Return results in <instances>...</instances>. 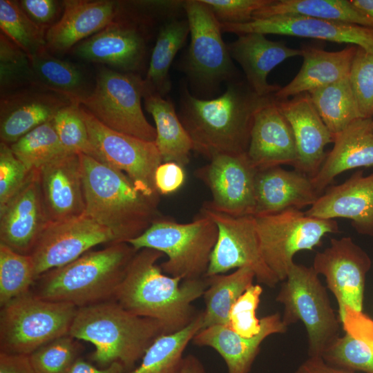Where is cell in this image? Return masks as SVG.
I'll list each match as a JSON object with an SVG mask.
<instances>
[{
  "instance_id": "obj_1",
  "label": "cell",
  "mask_w": 373,
  "mask_h": 373,
  "mask_svg": "<svg viewBox=\"0 0 373 373\" xmlns=\"http://www.w3.org/2000/svg\"><path fill=\"white\" fill-rule=\"evenodd\" d=\"M163 256L152 249L137 251L113 300L137 316L158 321L164 334H171L196 317L192 303L203 296L207 283L205 277L183 280L165 274L157 264Z\"/></svg>"
},
{
  "instance_id": "obj_2",
  "label": "cell",
  "mask_w": 373,
  "mask_h": 373,
  "mask_svg": "<svg viewBox=\"0 0 373 373\" xmlns=\"http://www.w3.org/2000/svg\"><path fill=\"white\" fill-rule=\"evenodd\" d=\"M269 97L258 96L244 82H231L222 95L211 99L184 90L180 119L193 151L209 160L218 154L247 153L255 113Z\"/></svg>"
},
{
  "instance_id": "obj_3",
  "label": "cell",
  "mask_w": 373,
  "mask_h": 373,
  "mask_svg": "<svg viewBox=\"0 0 373 373\" xmlns=\"http://www.w3.org/2000/svg\"><path fill=\"white\" fill-rule=\"evenodd\" d=\"M85 213L113 234L115 242H128L157 218L160 200L141 193L122 171L79 154Z\"/></svg>"
},
{
  "instance_id": "obj_4",
  "label": "cell",
  "mask_w": 373,
  "mask_h": 373,
  "mask_svg": "<svg viewBox=\"0 0 373 373\" xmlns=\"http://www.w3.org/2000/svg\"><path fill=\"white\" fill-rule=\"evenodd\" d=\"M128 242L88 251L74 261L39 276L31 291L38 297L82 307L113 300L135 254Z\"/></svg>"
},
{
  "instance_id": "obj_5",
  "label": "cell",
  "mask_w": 373,
  "mask_h": 373,
  "mask_svg": "<svg viewBox=\"0 0 373 373\" xmlns=\"http://www.w3.org/2000/svg\"><path fill=\"white\" fill-rule=\"evenodd\" d=\"M157 321L137 316L115 300L79 307L68 334L92 343L91 359L107 367L119 362L131 369L161 334Z\"/></svg>"
},
{
  "instance_id": "obj_6",
  "label": "cell",
  "mask_w": 373,
  "mask_h": 373,
  "mask_svg": "<svg viewBox=\"0 0 373 373\" xmlns=\"http://www.w3.org/2000/svg\"><path fill=\"white\" fill-rule=\"evenodd\" d=\"M217 238L216 223L200 211L188 223L161 216L128 243L137 251L148 248L166 255L160 265L163 273L184 280L205 276Z\"/></svg>"
},
{
  "instance_id": "obj_7",
  "label": "cell",
  "mask_w": 373,
  "mask_h": 373,
  "mask_svg": "<svg viewBox=\"0 0 373 373\" xmlns=\"http://www.w3.org/2000/svg\"><path fill=\"white\" fill-rule=\"evenodd\" d=\"M78 307L45 300L31 291L1 307L0 352L30 355L68 334Z\"/></svg>"
},
{
  "instance_id": "obj_8",
  "label": "cell",
  "mask_w": 373,
  "mask_h": 373,
  "mask_svg": "<svg viewBox=\"0 0 373 373\" xmlns=\"http://www.w3.org/2000/svg\"><path fill=\"white\" fill-rule=\"evenodd\" d=\"M276 300L284 305L282 321L287 327L299 321L305 326L309 357H322L339 337V321L312 267L294 262Z\"/></svg>"
},
{
  "instance_id": "obj_9",
  "label": "cell",
  "mask_w": 373,
  "mask_h": 373,
  "mask_svg": "<svg viewBox=\"0 0 373 373\" xmlns=\"http://www.w3.org/2000/svg\"><path fill=\"white\" fill-rule=\"evenodd\" d=\"M146 89L144 79L139 75L102 66L97 70L94 88L79 104L106 126L155 142V128L147 121L142 108Z\"/></svg>"
},
{
  "instance_id": "obj_10",
  "label": "cell",
  "mask_w": 373,
  "mask_h": 373,
  "mask_svg": "<svg viewBox=\"0 0 373 373\" xmlns=\"http://www.w3.org/2000/svg\"><path fill=\"white\" fill-rule=\"evenodd\" d=\"M254 218L262 257L279 281L287 278L298 251L313 250L325 235L338 231L335 220L309 216L296 209Z\"/></svg>"
},
{
  "instance_id": "obj_11",
  "label": "cell",
  "mask_w": 373,
  "mask_h": 373,
  "mask_svg": "<svg viewBox=\"0 0 373 373\" xmlns=\"http://www.w3.org/2000/svg\"><path fill=\"white\" fill-rule=\"evenodd\" d=\"M93 150V158L124 172L144 195L160 200L155 173L163 162L155 142L113 130L81 106Z\"/></svg>"
},
{
  "instance_id": "obj_12",
  "label": "cell",
  "mask_w": 373,
  "mask_h": 373,
  "mask_svg": "<svg viewBox=\"0 0 373 373\" xmlns=\"http://www.w3.org/2000/svg\"><path fill=\"white\" fill-rule=\"evenodd\" d=\"M200 211L208 215L218 227L217 241L205 276L247 267L254 272L259 283L269 287H275L279 280L262 257L254 216H232L204 204Z\"/></svg>"
},
{
  "instance_id": "obj_13",
  "label": "cell",
  "mask_w": 373,
  "mask_h": 373,
  "mask_svg": "<svg viewBox=\"0 0 373 373\" xmlns=\"http://www.w3.org/2000/svg\"><path fill=\"white\" fill-rule=\"evenodd\" d=\"M191 35L186 70L196 82L212 86L233 77L235 70L220 23L202 0L184 1Z\"/></svg>"
},
{
  "instance_id": "obj_14",
  "label": "cell",
  "mask_w": 373,
  "mask_h": 373,
  "mask_svg": "<svg viewBox=\"0 0 373 373\" xmlns=\"http://www.w3.org/2000/svg\"><path fill=\"white\" fill-rule=\"evenodd\" d=\"M257 171L247 153L213 156L195 172L211 194V200L204 205L232 216H254Z\"/></svg>"
},
{
  "instance_id": "obj_15",
  "label": "cell",
  "mask_w": 373,
  "mask_h": 373,
  "mask_svg": "<svg viewBox=\"0 0 373 373\" xmlns=\"http://www.w3.org/2000/svg\"><path fill=\"white\" fill-rule=\"evenodd\" d=\"M114 242L112 233L85 213L66 220L49 222L30 254L37 278L74 261L96 245Z\"/></svg>"
},
{
  "instance_id": "obj_16",
  "label": "cell",
  "mask_w": 373,
  "mask_h": 373,
  "mask_svg": "<svg viewBox=\"0 0 373 373\" xmlns=\"http://www.w3.org/2000/svg\"><path fill=\"white\" fill-rule=\"evenodd\" d=\"M371 259L350 237L332 238L330 245L318 252L312 266L323 275L338 307L347 305L362 311L366 274Z\"/></svg>"
},
{
  "instance_id": "obj_17",
  "label": "cell",
  "mask_w": 373,
  "mask_h": 373,
  "mask_svg": "<svg viewBox=\"0 0 373 373\" xmlns=\"http://www.w3.org/2000/svg\"><path fill=\"white\" fill-rule=\"evenodd\" d=\"M222 32L238 35L274 34L348 44L373 52V28L314 17L285 15L240 24L220 23Z\"/></svg>"
},
{
  "instance_id": "obj_18",
  "label": "cell",
  "mask_w": 373,
  "mask_h": 373,
  "mask_svg": "<svg viewBox=\"0 0 373 373\" xmlns=\"http://www.w3.org/2000/svg\"><path fill=\"white\" fill-rule=\"evenodd\" d=\"M39 186L33 170L24 186L0 209V243L30 254L48 223Z\"/></svg>"
},
{
  "instance_id": "obj_19",
  "label": "cell",
  "mask_w": 373,
  "mask_h": 373,
  "mask_svg": "<svg viewBox=\"0 0 373 373\" xmlns=\"http://www.w3.org/2000/svg\"><path fill=\"white\" fill-rule=\"evenodd\" d=\"M247 155L257 170L295 166L297 151L291 127L274 96L256 112Z\"/></svg>"
},
{
  "instance_id": "obj_20",
  "label": "cell",
  "mask_w": 373,
  "mask_h": 373,
  "mask_svg": "<svg viewBox=\"0 0 373 373\" xmlns=\"http://www.w3.org/2000/svg\"><path fill=\"white\" fill-rule=\"evenodd\" d=\"M41 198L48 222H59L85 213L79 154L65 153L39 169Z\"/></svg>"
},
{
  "instance_id": "obj_21",
  "label": "cell",
  "mask_w": 373,
  "mask_h": 373,
  "mask_svg": "<svg viewBox=\"0 0 373 373\" xmlns=\"http://www.w3.org/2000/svg\"><path fill=\"white\" fill-rule=\"evenodd\" d=\"M276 101L294 133L298 155L294 168L312 178L323 165L327 155L325 147L334 142V135L318 115L307 93Z\"/></svg>"
},
{
  "instance_id": "obj_22",
  "label": "cell",
  "mask_w": 373,
  "mask_h": 373,
  "mask_svg": "<svg viewBox=\"0 0 373 373\" xmlns=\"http://www.w3.org/2000/svg\"><path fill=\"white\" fill-rule=\"evenodd\" d=\"M31 88L1 95V142L10 145L39 125L51 120L58 111L73 102L52 91Z\"/></svg>"
},
{
  "instance_id": "obj_23",
  "label": "cell",
  "mask_w": 373,
  "mask_h": 373,
  "mask_svg": "<svg viewBox=\"0 0 373 373\" xmlns=\"http://www.w3.org/2000/svg\"><path fill=\"white\" fill-rule=\"evenodd\" d=\"M305 213L348 219L358 233L373 236V173L364 175L358 170L344 182L329 187Z\"/></svg>"
},
{
  "instance_id": "obj_24",
  "label": "cell",
  "mask_w": 373,
  "mask_h": 373,
  "mask_svg": "<svg viewBox=\"0 0 373 373\" xmlns=\"http://www.w3.org/2000/svg\"><path fill=\"white\" fill-rule=\"evenodd\" d=\"M73 52L84 60L133 73L143 64L146 44L142 33L135 25L113 21L76 45Z\"/></svg>"
},
{
  "instance_id": "obj_25",
  "label": "cell",
  "mask_w": 373,
  "mask_h": 373,
  "mask_svg": "<svg viewBox=\"0 0 373 373\" xmlns=\"http://www.w3.org/2000/svg\"><path fill=\"white\" fill-rule=\"evenodd\" d=\"M118 10L113 1H64L59 19L46 30L47 50L63 53L73 48L113 22Z\"/></svg>"
},
{
  "instance_id": "obj_26",
  "label": "cell",
  "mask_w": 373,
  "mask_h": 373,
  "mask_svg": "<svg viewBox=\"0 0 373 373\" xmlns=\"http://www.w3.org/2000/svg\"><path fill=\"white\" fill-rule=\"evenodd\" d=\"M238 36L227 45L231 58L240 64L255 93L263 97L274 96L281 87L268 83L269 73L285 59L301 56L300 49L289 48L281 41L269 40L260 33Z\"/></svg>"
},
{
  "instance_id": "obj_27",
  "label": "cell",
  "mask_w": 373,
  "mask_h": 373,
  "mask_svg": "<svg viewBox=\"0 0 373 373\" xmlns=\"http://www.w3.org/2000/svg\"><path fill=\"white\" fill-rule=\"evenodd\" d=\"M320 195L312 178L281 166L258 170L255 179L256 208L254 216L271 215L289 209L313 205Z\"/></svg>"
},
{
  "instance_id": "obj_28",
  "label": "cell",
  "mask_w": 373,
  "mask_h": 373,
  "mask_svg": "<svg viewBox=\"0 0 373 373\" xmlns=\"http://www.w3.org/2000/svg\"><path fill=\"white\" fill-rule=\"evenodd\" d=\"M260 325L259 333L251 338L238 334L227 325H214L202 329L192 341L214 349L224 359L228 373H249L262 341L271 334L287 330L278 313L262 318Z\"/></svg>"
},
{
  "instance_id": "obj_29",
  "label": "cell",
  "mask_w": 373,
  "mask_h": 373,
  "mask_svg": "<svg viewBox=\"0 0 373 373\" xmlns=\"http://www.w3.org/2000/svg\"><path fill=\"white\" fill-rule=\"evenodd\" d=\"M334 146L327 154L317 174L312 178L321 195L340 173L362 166H373L372 119L359 118L334 136Z\"/></svg>"
},
{
  "instance_id": "obj_30",
  "label": "cell",
  "mask_w": 373,
  "mask_h": 373,
  "mask_svg": "<svg viewBox=\"0 0 373 373\" xmlns=\"http://www.w3.org/2000/svg\"><path fill=\"white\" fill-rule=\"evenodd\" d=\"M356 50L354 45L334 52L303 46L300 49L303 61L299 72L274 95V98L287 99L348 77Z\"/></svg>"
},
{
  "instance_id": "obj_31",
  "label": "cell",
  "mask_w": 373,
  "mask_h": 373,
  "mask_svg": "<svg viewBox=\"0 0 373 373\" xmlns=\"http://www.w3.org/2000/svg\"><path fill=\"white\" fill-rule=\"evenodd\" d=\"M143 98L145 109L155 122V143L163 162H173L184 168L189 162L193 144L172 102L147 87Z\"/></svg>"
},
{
  "instance_id": "obj_32",
  "label": "cell",
  "mask_w": 373,
  "mask_h": 373,
  "mask_svg": "<svg viewBox=\"0 0 373 373\" xmlns=\"http://www.w3.org/2000/svg\"><path fill=\"white\" fill-rule=\"evenodd\" d=\"M294 15L373 28V19L348 0H272L256 11L253 19Z\"/></svg>"
},
{
  "instance_id": "obj_33",
  "label": "cell",
  "mask_w": 373,
  "mask_h": 373,
  "mask_svg": "<svg viewBox=\"0 0 373 373\" xmlns=\"http://www.w3.org/2000/svg\"><path fill=\"white\" fill-rule=\"evenodd\" d=\"M31 85L79 102L91 91L88 90L84 75L70 62L52 55L47 48L30 57Z\"/></svg>"
},
{
  "instance_id": "obj_34",
  "label": "cell",
  "mask_w": 373,
  "mask_h": 373,
  "mask_svg": "<svg viewBox=\"0 0 373 373\" xmlns=\"http://www.w3.org/2000/svg\"><path fill=\"white\" fill-rule=\"evenodd\" d=\"M207 287L203 294L202 329L227 325L231 309L238 298L251 285L255 277L249 268L241 267L233 273L204 276Z\"/></svg>"
},
{
  "instance_id": "obj_35",
  "label": "cell",
  "mask_w": 373,
  "mask_h": 373,
  "mask_svg": "<svg viewBox=\"0 0 373 373\" xmlns=\"http://www.w3.org/2000/svg\"><path fill=\"white\" fill-rule=\"evenodd\" d=\"M202 329V312L182 329L160 335L145 352L140 365L128 373H180L183 352Z\"/></svg>"
},
{
  "instance_id": "obj_36",
  "label": "cell",
  "mask_w": 373,
  "mask_h": 373,
  "mask_svg": "<svg viewBox=\"0 0 373 373\" xmlns=\"http://www.w3.org/2000/svg\"><path fill=\"white\" fill-rule=\"evenodd\" d=\"M189 34L186 19H170L160 28L144 79L149 89L162 97L170 91L169 68Z\"/></svg>"
},
{
  "instance_id": "obj_37",
  "label": "cell",
  "mask_w": 373,
  "mask_h": 373,
  "mask_svg": "<svg viewBox=\"0 0 373 373\" xmlns=\"http://www.w3.org/2000/svg\"><path fill=\"white\" fill-rule=\"evenodd\" d=\"M307 93L334 138L351 123L362 118L349 76Z\"/></svg>"
},
{
  "instance_id": "obj_38",
  "label": "cell",
  "mask_w": 373,
  "mask_h": 373,
  "mask_svg": "<svg viewBox=\"0 0 373 373\" xmlns=\"http://www.w3.org/2000/svg\"><path fill=\"white\" fill-rule=\"evenodd\" d=\"M9 146L16 157L30 171L38 170L57 157L68 153L59 140L52 119Z\"/></svg>"
},
{
  "instance_id": "obj_39",
  "label": "cell",
  "mask_w": 373,
  "mask_h": 373,
  "mask_svg": "<svg viewBox=\"0 0 373 373\" xmlns=\"http://www.w3.org/2000/svg\"><path fill=\"white\" fill-rule=\"evenodd\" d=\"M36 279L31 256L0 243V306L30 292Z\"/></svg>"
},
{
  "instance_id": "obj_40",
  "label": "cell",
  "mask_w": 373,
  "mask_h": 373,
  "mask_svg": "<svg viewBox=\"0 0 373 373\" xmlns=\"http://www.w3.org/2000/svg\"><path fill=\"white\" fill-rule=\"evenodd\" d=\"M1 32L6 35L32 57L46 48V30L24 12L19 1H0Z\"/></svg>"
},
{
  "instance_id": "obj_41",
  "label": "cell",
  "mask_w": 373,
  "mask_h": 373,
  "mask_svg": "<svg viewBox=\"0 0 373 373\" xmlns=\"http://www.w3.org/2000/svg\"><path fill=\"white\" fill-rule=\"evenodd\" d=\"M52 123L66 153L93 157L87 126L78 102H73L58 111Z\"/></svg>"
},
{
  "instance_id": "obj_42",
  "label": "cell",
  "mask_w": 373,
  "mask_h": 373,
  "mask_svg": "<svg viewBox=\"0 0 373 373\" xmlns=\"http://www.w3.org/2000/svg\"><path fill=\"white\" fill-rule=\"evenodd\" d=\"M79 340L66 334L42 345L29 355L37 373H69L79 358Z\"/></svg>"
},
{
  "instance_id": "obj_43",
  "label": "cell",
  "mask_w": 373,
  "mask_h": 373,
  "mask_svg": "<svg viewBox=\"0 0 373 373\" xmlns=\"http://www.w3.org/2000/svg\"><path fill=\"white\" fill-rule=\"evenodd\" d=\"M28 83L31 85V64L28 55L6 35H0V87L1 93Z\"/></svg>"
},
{
  "instance_id": "obj_44",
  "label": "cell",
  "mask_w": 373,
  "mask_h": 373,
  "mask_svg": "<svg viewBox=\"0 0 373 373\" xmlns=\"http://www.w3.org/2000/svg\"><path fill=\"white\" fill-rule=\"evenodd\" d=\"M322 358L337 367L373 373V347L347 334L339 336L323 353Z\"/></svg>"
},
{
  "instance_id": "obj_45",
  "label": "cell",
  "mask_w": 373,
  "mask_h": 373,
  "mask_svg": "<svg viewBox=\"0 0 373 373\" xmlns=\"http://www.w3.org/2000/svg\"><path fill=\"white\" fill-rule=\"evenodd\" d=\"M349 78L361 117L372 119L373 52L357 46Z\"/></svg>"
},
{
  "instance_id": "obj_46",
  "label": "cell",
  "mask_w": 373,
  "mask_h": 373,
  "mask_svg": "<svg viewBox=\"0 0 373 373\" xmlns=\"http://www.w3.org/2000/svg\"><path fill=\"white\" fill-rule=\"evenodd\" d=\"M262 293L261 286L253 284L233 305L228 327L238 334L251 338L259 333L261 328L260 319L256 314Z\"/></svg>"
},
{
  "instance_id": "obj_47",
  "label": "cell",
  "mask_w": 373,
  "mask_h": 373,
  "mask_svg": "<svg viewBox=\"0 0 373 373\" xmlns=\"http://www.w3.org/2000/svg\"><path fill=\"white\" fill-rule=\"evenodd\" d=\"M32 172L16 157L9 145L0 142V209L24 186Z\"/></svg>"
},
{
  "instance_id": "obj_48",
  "label": "cell",
  "mask_w": 373,
  "mask_h": 373,
  "mask_svg": "<svg viewBox=\"0 0 373 373\" xmlns=\"http://www.w3.org/2000/svg\"><path fill=\"white\" fill-rule=\"evenodd\" d=\"M272 0H202L220 23L240 24L254 20V13Z\"/></svg>"
},
{
  "instance_id": "obj_49",
  "label": "cell",
  "mask_w": 373,
  "mask_h": 373,
  "mask_svg": "<svg viewBox=\"0 0 373 373\" xmlns=\"http://www.w3.org/2000/svg\"><path fill=\"white\" fill-rule=\"evenodd\" d=\"M343 327L355 340L373 347V320L347 305L338 309Z\"/></svg>"
},
{
  "instance_id": "obj_50",
  "label": "cell",
  "mask_w": 373,
  "mask_h": 373,
  "mask_svg": "<svg viewBox=\"0 0 373 373\" xmlns=\"http://www.w3.org/2000/svg\"><path fill=\"white\" fill-rule=\"evenodd\" d=\"M19 5L37 25L47 30L60 18L64 1L55 0H21Z\"/></svg>"
},
{
  "instance_id": "obj_51",
  "label": "cell",
  "mask_w": 373,
  "mask_h": 373,
  "mask_svg": "<svg viewBox=\"0 0 373 373\" xmlns=\"http://www.w3.org/2000/svg\"><path fill=\"white\" fill-rule=\"evenodd\" d=\"M184 167L173 162H162L155 173V184L160 195H168L178 191L185 181Z\"/></svg>"
},
{
  "instance_id": "obj_52",
  "label": "cell",
  "mask_w": 373,
  "mask_h": 373,
  "mask_svg": "<svg viewBox=\"0 0 373 373\" xmlns=\"http://www.w3.org/2000/svg\"><path fill=\"white\" fill-rule=\"evenodd\" d=\"M0 373H37L29 355L0 352Z\"/></svg>"
},
{
  "instance_id": "obj_53",
  "label": "cell",
  "mask_w": 373,
  "mask_h": 373,
  "mask_svg": "<svg viewBox=\"0 0 373 373\" xmlns=\"http://www.w3.org/2000/svg\"><path fill=\"white\" fill-rule=\"evenodd\" d=\"M295 373H354L351 370L337 367L326 363L322 357H309Z\"/></svg>"
},
{
  "instance_id": "obj_54",
  "label": "cell",
  "mask_w": 373,
  "mask_h": 373,
  "mask_svg": "<svg viewBox=\"0 0 373 373\" xmlns=\"http://www.w3.org/2000/svg\"><path fill=\"white\" fill-rule=\"evenodd\" d=\"M126 369L119 362H114L99 369L80 357L75 361L69 373H124Z\"/></svg>"
},
{
  "instance_id": "obj_55",
  "label": "cell",
  "mask_w": 373,
  "mask_h": 373,
  "mask_svg": "<svg viewBox=\"0 0 373 373\" xmlns=\"http://www.w3.org/2000/svg\"><path fill=\"white\" fill-rule=\"evenodd\" d=\"M180 373H206L204 366L194 355L184 357Z\"/></svg>"
},
{
  "instance_id": "obj_56",
  "label": "cell",
  "mask_w": 373,
  "mask_h": 373,
  "mask_svg": "<svg viewBox=\"0 0 373 373\" xmlns=\"http://www.w3.org/2000/svg\"><path fill=\"white\" fill-rule=\"evenodd\" d=\"M351 1L357 8L373 19V0H351Z\"/></svg>"
},
{
  "instance_id": "obj_57",
  "label": "cell",
  "mask_w": 373,
  "mask_h": 373,
  "mask_svg": "<svg viewBox=\"0 0 373 373\" xmlns=\"http://www.w3.org/2000/svg\"><path fill=\"white\" fill-rule=\"evenodd\" d=\"M372 128H373V118L372 119Z\"/></svg>"
}]
</instances>
